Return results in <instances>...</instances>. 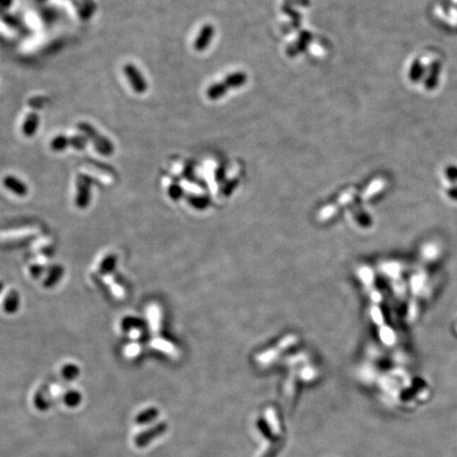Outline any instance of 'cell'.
<instances>
[{"mask_svg": "<svg viewBox=\"0 0 457 457\" xmlns=\"http://www.w3.org/2000/svg\"><path fill=\"white\" fill-rule=\"evenodd\" d=\"M78 129L86 138L92 142L96 152L102 156H111L115 152V146L105 135L101 134L98 130L87 122H80Z\"/></svg>", "mask_w": 457, "mask_h": 457, "instance_id": "1", "label": "cell"}, {"mask_svg": "<svg viewBox=\"0 0 457 457\" xmlns=\"http://www.w3.org/2000/svg\"><path fill=\"white\" fill-rule=\"evenodd\" d=\"M91 177L88 175H79L77 178V196L76 204L80 208H85L89 205L91 198Z\"/></svg>", "mask_w": 457, "mask_h": 457, "instance_id": "2", "label": "cell"}, {"mask_svg": "<svg viewBox=\"0 0 457 457\" xmlns=\"http://www.w3.org/2000/svg\"><path fill=\"white\" fill-rule=\"evenodd\" d=\"M123 72H124L126 79L128 80L131 88L134 92L139 94H142L146 92L148 88V84L146 79L142 74V72L135 67L133 64H126L123 67Z\"/></svg>", "mask_w": 457, "mask_h": 457, "instance_id": "3", "label": "cell"}, {"mask_svg": "<svg viewBox=\"0 0 457 457\" xmlns=\"http://www.w3.org/2000/svg\"><path fill=\"white\" fill-rule=\"evenodd\" d=\"M167 431V424L162 421L147 429L134 437V444L138 448H145L158 437L162 436Z\"/></svg>", "mask_w": 457, "mask_h": 457, "instance_id": "4", "label": "cell"}, {"mask_svg": "<svg viewBox=\"0 0 457 457\" xmlns=\"http://www.w3.org/2000/svg\"><path fill=\"white\" fill-rule=\"evenodd\" d=\"M213 36H214V28L211 24H205V26H203L194 44L196 50L197 51L204 50V49L209 45V43H211Z\"/></svg>", "mask_w": 457, "mask_h": 457, "instance_id": "5", "label": "cell"}, {"mask_svg": "<svg viewBox=\"0 0 457 457\" xmlns=\"http://www.w3.org/2000/svg\"><path fill=\"white\" fill-rule=\"evenodd\" d=\"M4 185L8 190L13 192L19 197H23L28 194L27 184H24L20 179L16 178L15 176L12 175L6 176L4 179Z\"/></svg>", "mask_w": 457, "mask_h": 457, "instance_id": "6", "label": "cell"}, {"mask_svg": "<svg viewBox=\"0 0 457 457\" xmlns=\"http://www.w3.org/2000/svg\"><path fill=\"white\" fill-rule=\"evenodd\" d=\"M40 116L37 115L36 113H31L29 114L26 119L23 120L22 126H21V130L22 133L26 135V137H33V135L37 132L40 127Z\"/></svg>", "mask_w": 457, "mask_h": 457, "instance_id": "7", "label": "cell"}, {"mask_svg": "<svg viewBox=\"0 0 457 457\" xmlns=\"http://www.w3.org/2000/svg\"><path fill=\"white\" fill-rule=\"evenodd\" d=\"M40 232V230L37 228H24L21 230H17V231H9V232H3L0 233V239L2 240H15V239H20V238H24V237H30L35 235Z\"/></svg>", "mask_w": 457, "mask_h": 457, "instance_id": "8", "label": "cell"}, {"mask_svg": "<svg viewBox=\"0 0 457 457\" xmlns=\"http://www.w3.org/2000/svg\"><path fill=\"white\" fill-rule=\"evenodd\" d=\"M159 416V410L155 406H151L148 409L140 412L137 416H135L134 421L139 426H144L147 424H151L155 421Z\"/></svg>", "mask_w": 457, "mask_h": 457, "instance_id": "9", "label": "cell"}, {"mask_svg": "<svg viewBox=\"0 0 457 457\" xmlns=\"http://www.w3.org/2000/svg\"><path fill=\"white\" fill-rule=\"evenodd\" d=\"M19 303V294L15 290H11L5 299L4 309L7 313L13 314L18 310Z\"/></svg>", "mask_w": 457, "mask_h": 457, "instance_id": "10", "label": "cell"}, {"mask_svg": "<svg viewBox=\"0 0 457 457\" xmlns=\"http://www.w3.org/2000/svg\"><path fill=\"white\" fill-rule=\"evenodd\" d=\"M426 73H427V70H426L425 65L421 63L420 60L416 59V60L413 61L411 67H410L409 78H410V80L412 82L417 83V82H420L423 79L426 78L425 77Z\"/></svg>", "mask_w": 457, "mask_h": 457, "instance_id": "11", "label": "cell"}, {"mask_svg": "<svg viewBox=\"0 0 457 457\" xmlns=\"http://www.w3.org/2000/svg\"><path fill=\"white\" fill-rule=\"evenodd\" d=\"M63 274H64L63 267L57 266V265L53 266L50 269V271H49L48 276H47L46 280L44 282V286L49 288V287H52V286L56 285V284L60 280L61 276H63Z\"/></svg>", "mask_w": 457, "mask_h": 457, "instance_id": "12", "label": "cell"}, {"mask_svg": "<svg viewBox=\"0 0 457 457\" xmlns=\"http://www.w3.org/2000/svg\"><path fill=\"white\" fill-rule=\"evenodd\" d=\"M245 82H247V76L242 72L232 73V74H230V76H228L226 78V80L224 81L228 89L240 87V86H242Z\"/></svg>", "mask_w": 457, "mask_h": 457, "instance_id": "13", "label": "cell"}, {"mask_svg": "<svg viewBox=\"0 0 457 457\" xmlns=\"http://www.w3.org/2000/svg\"><path fill=\"white\" fill-rule=\"evenodd\" d=\"M116 265L117 256L115 254H108L103 258V261L101 262L100 266H98V272L104 275H108L115 269Z\"/></svg>", "mask_w": 457, "mask_h": 457, "instance_id": "14", "label": "cell"}, {"mask_svg": "<svg viewBox=\"0 0 457 457\" xmlns=\"http://www.w3.org/2000/svg\"><path fill=\"white\" fill-rule=\"evenodd\" d=\"M70 147V137L65 134H58L50 142V148L53 152H63Z\"/></svg>", "mask_w": 457, "mask_h": 457, "instance_id": "15", "label": "cell"}, {"mask_svg": "<svg viewBox=\"0 0 457 457\" xmlns=\"http://www.w3.org/2000/svg\"><path fill=\"white\" fill-rule=\"evenodd\" d=\"M64 402L69 407H77L82 402V394L79 391H69L65 394Z\"/></svg>", "mask_w": 457, "mask_h": 457, "instance_id": "16", "label": "cell"}, {"mask_svg": "<svg viewBox=\"0 0 457 457\" xmlns=\"http://www.w3.org/2000/svg\"><path fill=\"white\" fill-rule=\"evenodd\" d=\"M227 90H228V87L225 85L224 82L218 83V84L211 86V87L208 88L207 96L211 98V100H216V98L224 96L226 94Z\"/></svg>", "mask_w": 457, "mask_h": 457, "instance_id": "17", "label": "cell"}, {"mask_svg": "<svg viewBox=\"0 0 457 457\" xmlns=\"http://www.w3.org/2000/svg\"><path fill=\"white\" fill-rule=\"evenodd\" d=\"M46 392H47V390L41 389L39 392L36 393L35 398H34L35 406L41 411H46L49 409V407H50V404H49V401L46 398Z\"/></svg>", "mask_w": 457, "mask_h": 457, "instance_id": "18", "label": "cell"}, {"mask_svg": "<svg viewBox=\"0 0 457 457\" xmlns=\"http://www.w3.org/2000/svg\"><path fill=\"white\" fill-rule=\"evenodd\" d=\"M61 375H63L64 379L71 381L77 379L80 376V368L78 365L73 364V363H69L66 364L63 369H61Z\"/></svg>", "mask_w": 457, "mask_h": 457, "instance_id": "19", "label": "cell"}, {"mask_svg": "<svg viewBox=\"0 0 457 457\" xmlns=\"http://www.w3.org/2000/svg\"><path fill=\"white\" fill-rule=\"evenodd\" d=\"M443 177L447 182H449V185L457 184V165L450 164L444 167Z\"/></svg>", "mask_w": 457, "mask_h": 457, "instance_id": "20", "label": "cell"}, {"mask_svg": "<svg viewBox=\"0 0 457 457\" xmlns=\"http://www.w3.org/2000/svg\"><path fill=\"white\" fill-rule=\"evenodd\" d=\"M88 142H89V140L82 133L70 137V146L76 148V150H79V151H82V150H84V148L87 147Z\"/></svg>", "mask_w": 457, "mask_h": 457, "instance_id": "21", "label": "cell"}, {"mask_svg": "<svg viewBox=\"0 0 457 457\" xmlns=\"http://www.w3.org/2000/svg\"><path fill=\"white\" fill-rule=\"evenodd\" d=\"M104 279H105L107 285H109V287L111 288V291H113V293L117 296V298L122 299L123 296H124V290L122 289V287L120 285H118L113 276L109 275V274L105 275Z\"/></svg>", "mask_w": 457, "mask_h": 457, "instance_id": "22", "label": "cell"}, {"mask_svg": "<svg viewBox=\"0 0 457 457\" xmlns=\"http://www.w3.org/2000/svg\"><path fill=\"white\" fill-rule=\"evenodd\" d=\"M142 326V321L139 319H135L132 317H127L122 322V327L124 330H133V329H139V327Z\"/></svg>", "mask_w": 457, "mask_h": 457, "instance_id": "23", "label": "cell"}, {"mask_svg": "<svg viewBox=\"0 0 457 457\" xmlns=\"http://www.w3.org/2000/svg\"><path fill=\"white\" fill-rule=\"evenodd\" d=\"M148 315H150V321H151V324H152L153 330H154L155 332H157L158 329H159V326H160V323H159V321H160V313H159L158 307L152 306V307L150 308V309H148Z\"/></svg>", "mask_w": 457, "mask_h": 457, "instance_id": "24", "label": "cell"}, {"mask_svg": "<svg viewBox=\"0 0 457 457\" xmlns=\"http://www.w3.org/2000/svg\"><path fill=\"white\" fill-rule=\"evenodd\" d=\"M152 345H153L154 347L159 348V349H162V350H165V351H172L171 345L169 343L163 341V340H154L152 342Z\"/></svg>", "mask_w": 457, "mask_h": 457, "instance_id": "25", "label": "cell"}, {"mask_svg": "<svg viewBox=\"0 0 457 457\" xmlns=\"http://www.w3.org/2000/svg\"><path fill=\"white\" fill-rule=\"evenodd\" d=\"M446 196L450 200L457 202V184L449 185L446 190Z\"/></svg>", "mask_w": 457, "mask_h": 457, "instance_id": "26", "label": "cell"}, {"mask_svg": "<svg viewBox=\"0 0 457 457\" xmlns=\"http://www.w3.org/2000/svg\"><path fill=\"white\" fill-rule=\"evenodd\" d=\"M43 271H44L43 265H40V264H37V263L30 267V273L34 277H40L43 274Z\"/></svg>", "mask_w": 457, "mask_h": 457, "instance_id": "27", "label": "cell"}, {"mask_svg": "<svg viewBox=\"0 0 457 457\" xmlns=\"http://www.w3.org/2000/svg\"><path fill=\"white\" fill-rule=\"evenodd\" d=\"M168 194L171 197L172 199H178L179 197L181 196V189L179 185H170L168 189Z\"/></svg>", "mask_w": 457, "mask_h": 457, "instance_id": "28", "label": "cell"}, {"mask_svg": "<svg viewBox=\"0 0 457 457\" xmlns=\"http://www.w3.org/2000/svg\"><path fill=\"white\" fill-rule=\"evenodd\" d=\"M50 242H51L50 239H48V238H42V239H40V240H37V241L33 244V249H34V250H37V249H40V248H44V247L50 244Z\"/></svg>", "mask_w": 457, "mask_h": 457, "instance_id": "29", "label": "cell"}, {"mask_svg": "<svg viewBox=\"0 0 457 457\" xmlns=\"http://www.w3.org/2000/svg\"><path fill=\"white\" fill-rule=\"evenodd\" d=\"M139 350H140V346H139V345H137V344H132V345H129V346L127 347L126 354L129 355V356H134V355H137V354L139 353Z\"/></svg>", "mask_w": 457, "mask_h": 457, "instance_id": "30", "label": "cell"}, {"mask_svg": "<svg viewBox=\"0 0 457 457\" xmlns=\"http://www.w3.org/2000/svg\"><path fill=\"white\" fill-rule=\"evenodd\" d=\"M129 335H130V337L132 339H138L141 336V330L140 329H133V330L130 331Z\"/></svg>", "mask_w": 457, "mask_h": 457, "instance_id": "31", "label": "cell"}, {"mask_svg": "<svg viewBox=\"0 0 457 457\" xmlns=\"http://www.w3.org/2000/svg\"><path fill=\"white\" fill-rule=\"evenodd\" d=\"M12 3H13V0H0V7L9 8L12 5Z\"/></svg>", "mask_w": 457, "mask_h": 457, "instance_id": "32", "label": "cell"}, {"mask_svg": "<svg viewBox=\"0 0 457 457\" xmlns=\"http://www.w3.org/2000/svg\"><path fill=\"white\" fill-rule=\"evenodd\" d=\"M3 289H4V283H3L2 280H0V292L3 291Z\"/></svg>", "mask_w": 457, "mask_h": 457, "instance_id": "33", "label": "cell"}, {"mask_svg": "<svg viewBox=\"0 0 457 457\" xmlns=\"http://www.w3.org/2000/svg\"><path fill=\"white\" fill-rule=\"evenodd\" d=\"M39 2H45V0H39Z\"/></svg>", "mask_w": 457, "mask_h": 457, "instance_id": "34", "label": "cell"}]
</instances>
